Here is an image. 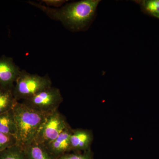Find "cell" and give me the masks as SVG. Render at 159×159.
<instances>
[{
  "label": "cell",
  "mask_w": 159,
  "mask_h": 159,
  "mask_svg": "<svg viewBox=\"0 0 159 159\" xmlns=\"http://www.w3.org/2000/svg\"><path fill=\"white\" fill-rule=\"evenodd\" d=\"M63 100L59 89L51 86L22 102L34 110L48 115L58 110Z\"/></svg>",
  "instance_id": "cell-4"
},
{
  "label": "cell",
  "mask_w": 159,
  "mask_h": 159,
  "mask_svg": "<svg viewBox=\"0 0 159 159\" xmlns=\"http://www.w3.org/2000/svg\"><path fill=\"white\" fill-rule=\"evenodd\" d=\"M0 159H26L24 148L17 144L0 152Z\"/></svg>",
  "instance_id": "cell-12"
},
{
  "label": "cell",
  "mask_w": 159,
  "mask_h": 159,
  "mask_svg": "<svg viewBox=\"0 0 159 159\" xmlns=\"http://www.w3.org/2000/svg\"><path fill=\"white\" fill-rule=\"evenodd\" d=\"M16 125L17 144L22 148L34 141L48 115L17 102L13 108Z\"/></svg>",
  "instance_id": "cell-2"
},
{
  "label": "cell",
  "mask_w": 159,
  "mask_h": 159,
  "mask_svg": "<svg viewBox=\"0 0 159 159\" xmlns=\"http://www.w3.org/2000/svg\"><path fill=\"white\" fill-rule=\"evenodd\" d=\"M66 1L64 0H42V2L44 3L48 7H51V6L59 8L63 5Z\"/></svg>",
  "instance_id": "cell-16"
},
{
  "label": "cell",
  "mask_w": 159,
  "mask_h": 159,
  "mask_svg": "<svg viewBox=\"0 0 159 159\" xmlns=\"http://www.w3.org/2000/svg\"><path fill=\"white\" fill-rule=\"evenodd\" d=\"M73 130L70 125L52 142L45 145L49 151L57 158L71 152L70 137Z\"/></svg>",
  "instance_id": "cell-7"
},
{
  "label": "cell",
  "mask_w": 159,
  "mask_h": 159,
  "mask_svg": "<svg viewBox=\"0 0 159 159\" xmlns=\"http://www.w3.org/2000/svg\"><path fill=\"white\" fill-rule=\"evenodd\" d=\"M17 144L15 136L0 132V152Z\"/></svg>",
  "instance_id": "cell-14"
},
{
  "label": "cell",
  "mask_w": 159,
  "mask_h": 159,
  "mask_svg": "<svg viewBox=\"0 0 159 159\" xmlns=\"http://www.w3.org/2000/svg\"><path fill=\"white\" fill-rule=\"evenodd\" d=\"M58 159H94V155L90 149L83 152L65 154Z\"/></svg>",
  "instance_id": "cell-15"
},
{
  "label": "cell",
  "mask_w": 159,
  "mask_h": 159,
  "mask_svg": "<svg viewBox=\"0 0 159 159\" xmlns=\"http://www.w3.org/2000/svg\"><path fill=\"white\" fill-rule=\"evenodd\" d=\"M69 126L66 117L58 110L55 111L47 116L34 141L48 145Z\"/></svg>",
  "instance_id": "cell-5"
},
{
  "label": "cell",
  "mask_w": 159,
  "mask_h": 159,
  "mask_svg": "<svg viewBox=\"0 0 159 159\" xmlns=\"http://www.w3.org/2000/svg\"><path fill=\"white\" fill-rule=\"evenodd\" d=\"M51 86L52 81L49 76L31 74L21 70L15 83L13 94L16 100L20 102Z\"/></svg>",
  "instance_id": "cell-3"
},
{
  "label": "cell",
  "mask_w": 159,
  "mask_h": 159,
  "mask_svg": "<svg viewBox=\"0 0 159 159\" xmlns=\"http://www.w3.org/2000/svg\"><path fill=\"white\" fill-rule=\"evenodd\" d=\"M13 87H0V114L13 109L16 102L13 94Z\"/></svg>",
  "instance_id": "cell-11"
},
{
  "label": "cell",
  "mask_w": 159,
  "mask_h": 159,
  "mask_svg": "<svg viewBox=\"0 0 159 159\" xmlns=\"http://www.w3.org/2000/svg\"><path fill=\"white\" fill-rule=\"evenodd\" d=\"M93 138L91 130L83 129H73L70 137L71 152H83L89 150Z\"/></svg>",
  "instance_id": "cell-8"
},
{
  "label": "cell",
  "mask_w": 159,
  "mask_h": 159,
  "mask_svg": "<svg viewBox=\"0 0 159 159\" xmlns=\"http://www.w3.org/2000/svg\"><path fill=\"white\" fill-rule=\"evenodd\" d=\"M140 3L145 12L159 19V0H144Z\"/></svg>",
  "instance_id": "cell-13"
},
{
  "label": "cell",
  "mask_w": 159,
  "mask_h": 159,
  "mask_svg": "<svg viewBox=\"0 0 159 159\" xmlns=\"http://www.w3.org/2000/svg\"><path fill=\"white\" fill-rule=\"evenodd\" d=\"M24 148L26 159H58L45 145L33 141Z\"/></svg>",
  "instance_id": "cell-9"
},
{
  "label": "cell",
  "mask_w": 159,
  "mask_h": 159,
  "mask_svg": "<svg viewBox=\"0 0 159 159\" xmlns=\"http://www.w3.org/2000/svg\"><path fill=\"white\" fill-rule=\"evenodd\" d=\"M99 2V0H83L56 9L33 2L29 3L52 19L61 22L71 30L78 31L84 29L92 21Z\"/></svg>",
  "instance_id": "cell-1"
},
{
  "label": "cell",
  "mask_w": 159,
  "mask_h": 159,
  "mask_svg": "<svg viewBox=\"0 0 159 159\" xmlns=\"http://www.w3.org/2000/svg\"><path fill=\"white\" fill-rule=\"evenodd\" d=\"M21 70L11 57H0V87H14Z\"/></svg>",
  "instance_id": "cell-6"
},
{
  "label": "cell",
  "mask_w": 159,
  "mask_h": 159,
  "mask_svg": "<svg viewBox=\"0 0 159 159\" xmlns=\"http://www.w3.org/2000/svg\"><path fill=\"white\" fill-rule=\"evenodd\" d=\"M0 132L16 136V125L13 109L0 114Z\"/></svg>",
  "instance_id": "cell-10"
}]
</instances>
